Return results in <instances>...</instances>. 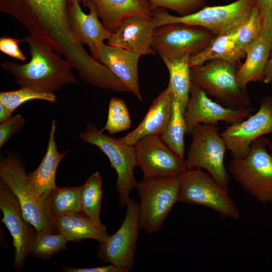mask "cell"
Masks as SVG:
<instances>
[{
	"instance_id": "1",
	"label": "cell",
	"mask_w": 272,
	"mask_h": 272,
	"mask_svg": "<svg viewBox=\"0 0 272 272\" xmlns=\"http://www.w3.org/2000/svg\"><path fill=\"white\" fill-rule=\"evenodd\" d=\"M23 39L28 44L30 60L25 64L5 60L0 64L2 68L14 76L21 87L54 93L66 85L78 83L72 72L73 67L67 60L30 35Z\"/></svg>"
},
{
	"instance_id": "2",
	"label": "cell",
	"mask_w": 272,
	"mask_h": 272,
	"mask_svg": "<svg viewBox=\"0 0 272 272\" xmlns=\"http://www.w3.org/2000/svg\"><path fill=\"white\" fill-rule=\"evenodd\" d=\"M0 180L12 191L20 202L25 220L36 231H57L49 212L47 199L40 196L29 182L22 158L9 151L0 158Z\"/></svg>"
},
{
	"instance_id": "3",
	"label": "cell",
	"mask_w": 272,
	"mask_h": 272,
	"mask_svg": "<svg viewBox=\"0 0 272 272\" xmlns=\"http://www.w3.org/2000/svg\"><path fill=\"white\" fill-rule=\"evenodd\" d=\"M256 0H236L226 5L205 6L192 14L176 16L167 9L157 8L152 17L156 28L169 23H181L207 29L218 36L239 27L249 17Z\"/></svg>"
},
{
	"instance_id": "4",
	"label": "cell",
	"mask_w": 272,
	"mask_h": 272,
	"mask_svg": "<svg viewBox=\"0 0 272 272\" xmlns=\"http://www.w3.org/2000/svg\"><path fill=\"white\" fill-rule=\"evenodd\" d=\"M270 141L261 136L251 144L248 155L230 161L228 170L246 192L262 203H272V154Z\"/></svg>"
},
{
	"instance_id": "5",
	"label": "cell",
	"mask_w": 272,
	"mask_h": 272,
	"mask_svg": "<svg viewBox=\"0 0 272 272\" xmlns=\"http://www.w3.org/2000/svg\"><path fill=\"white\" fill-rule=\"evenodd\" d=\"M233 63L223 59L190 67L192 83L215 100L232 109L249 107L250 100L246 91L239 84Z\"/></svg>"
},
{
	"instance_id": "6",
	"label": "cell",
	"mask_w": 272,
	"mask_h": 272,
	"mask_svg": "<svg viewBox=\"0 0 272 272\" xmlns=\"http://www.w3.org/2000/svg\"><path fill=\"white\" fill-rule=\"evenodd\" d=\"M79 136L85 143L96 146L109 159L117 173L116 188L120 206L125 207L130 192L138 183L134 176V170L137 166L134 146L103 133L92 123H87Z\"/></svg>"
},
{
	"instance_id": "7",
	"label": "cell",
	"mask_w": 272,
	"mask_h": 272,
	"mask_svg": "<svg viewBox=\"0 0 272 272\" xmlns=\"http://www.w3.org/2000/svg\"><path fill=\"white\" fill-rule=\"evenodd\" d=\"M137 188L140 228L148 234L155 233L178 201L179 177L143 178Z\"/></svg>"
},
{
	"instance_id": "8",
	"label": "cell",
	"mask_w": 272,
	"mask_h": 272,
	"mask_svg": "<svg viewBox=\"0 0 272 272\" xmlns=\"http://www.w3.org/2000/svg\"><path fill=\"white\" fill-rule=\"evenodd\" d=\"M185 162L188 169H205L228 190L230 180L224 165L227 148L216 125L199 124L193 129Z\"/></svg>"
},
{
	"instance_id": "9",
	"label": "cell",
	"mask_w": 272,
	"mask_h": 272,
	"mask_svg": "<svg viewBox=\"0 0 272 272\" xmlns=\"http://www.w3.org/2000/svg\"><path fill=\"white\" fill-rule=\"evenodd\" d=\"M178 201L210 208L220 216L238 219L239 211L229 194L207 172L187 170L179 176Z\"/></svg>"
},
{
	"instance_id": "10",
	"label": "cell",
	"mask_w": 272,
	"mask_h": 272,
	"mask_svg": "<svg viewBox=\"0 0 272 272\" xmlns=\"http://www.w3.org/2000/svg\"><path fill=\"white\" fill-rule=\"evenodd\" d=\"M216 36L203 27L169 23L155 29L152 47L162 58L191 56L203 50Z\"/></svg>"
},
{
	"instance_id": "11",
	"label": "cell",
	"mask_w": 272,
	"mask_h": 272,
	"mask_svg": "<svg viewBox=\"0 0 272 272\" xmlns=\"http://www.w3.org/2000/svg\"><path fill=\"white\" fill-rule=\"evenodd\" d=\"M126 206L125 216L121 226L107 241L100 243L98 249L99 258L117 267L121 272H128L133 266L141 229L139 203L130 198Z\"/></svg>"
},
{
	"instance_id": "12",
	"label": "cell",
	"mask_w": 272,
	"mask_h": 272,
	"mask_svg": "<svg viewBox=\"0 0 272 272\" xmlns=\"http://www.w3.org/2000/svg\"><path fill=\"white\" fill-rule=\"evenodd\" d=\"M137 167L144 178L179 177L187 169L185 160L178 156L159 135H149L134 145Z\"/></svg>"
},
{
	"instance_id": "13",
	"label": "cell",
	"mask_w": 272,
	"mask_h": 272,
	"mask_svg": "<svg viewBox=\"0 0 272 272\" xmlns=\"http://www.w3.org/2000/svg\"><path fill=\"white\" fill-rule=\"evenodd\" d=\"M272 133V97L266 96L258 110L243 120L228 125L221 133L232 158L246 157L257 138Z\"/></svg>"
},
{
	"instance_id": "14",
	"label": "cell",
	"mask_w": 272,
	"mask_h": 272,
	"mask_svg": "<svg viewBox=\"0 0 272 272\" xmlns=\"http://www.w3.org/2000/svg\"><path fill=\"white\" fill-rule=\"evenodd\" d=\"M251 107L232 109L212 100L199 87L192 83L184 117L186 133L191 134L199 124L217 125L223 121L228 125L238 123L251 115Z\"/></svg>"
},
{
	"instance_id": "15",
	"label": "cell",
	"mask_w": 272,
	"mask_h": 272,
	"mask_svg": "<svg viewBox=\"0 0 272 272\" xmlns=\"http://www.w3.org/2000/svg\"><path fill=\"white\" fill-rule=\"evenodd\" d=\"M0 209L3 212L2 222L12 236L14 266L21 269L36 233L35 229L24 217L22 208L17 196L9 187L0 180Z\"/></svg>"
},
{
	"instance_id": "16",
	"label": "cell",
	"mask_w": 272,
	"mask_h": 272,
	"mask_svg": "<svg viewBox=\"0 0 272 272\" xmlns=\"http://www.w3.org/2000/svg\"><path fill=\"white\" fill-rule=\"evenodd\" d=\"M80 0H70L69 13L72 27L74 34L83 45H87L91 55L98 61L100 45L108 40L112 33L107 30L98 19L94 3L90 0L82 2L84 7L90 9L89 14L82 11Z\"/></svg>"
},
{
	"instance_id": "17",
	"label": "cell",
	"mask_w": 272,
	"mask_h": 272,
	"mask_svg": "<svg viewBox=\"0 0 272 272\" xmlns=\"http://www.w3.org/2000/svg\"><path fill=\"white\" fill-rule=\"evenodd\" d=\"M156 29L152 16H132L124 20L107 41V44L140 55H155L152 47Z\"/></svg>"
},
{
	"instance_id": "18",
	"label": "cell",
	"mask_w": 272,
	"mask_h": 272,
	"mask_svg": "<svg viewBox=\"0 0 272 272\" xmlns=\"http://www.w3.org/2000/svg\"><path fill=\"white\" fill-rule=\"evenodd\" d=\"M140 57L137 53L104 43L100 45L98 50V61L115 76L130 93L142 101L138 77Z\"/></svg>"
},
{
	"instance_id": "19",
	"label": "cell",
	"mask_w": 272,
	"mask_h": 272,
	"mask_svg": "<svg viewBox=\"0 0 272 272\" xmlns=\"http://www.w3.org/2000/svg\"><path fill=\"white\" fill-rule=\"evenodd\" d=\"M173 95L169 85L153 101L139 125L131 132L118 138L125 144L134 146L141 139L149 135L160 136L171 117Z\"/></svg>"
},
{
	"instance_id": "20",
	"label": "cell",
	"mask_w": 272,
	"mask_h": 272,
	"mask_svg": "<svg viewBox=\"0 0 272 272\" xmlns=\"http://www.w3.org/2000/svg\"><path fill=\"white\" fill-rule=\"evenodd\" d=\"M85 0H82V2ZM95 5L104 27L114 33L122 22L132 16H150L156 9L149 0H90Z\"/></svg>"
},
{
	"instance_id": "21",
	"label": "cell",
	"mask_w": 272,
	"mask_h": 272,
	"mask_svg": "<svg viewBox=\"0 0 272 272\" xmlns=\"http://www.w3.org/2000/svg\"><path fill=\"white\" fill-rule=\"evenodd\" d=\"M56 123L53 120L49 133L47 149L41 163L34 171L27 174L28 180L36 192L47 199L50 193L57 187L56 173L59 164L69 150L60 153L57 149L55 139Z\"/></svg>"
},
{
	"instance_id": "22",
	"label": "cell",
	"mask_w": 272,
	"mask_h": 272,
	"mask_svg": "<svg viewBox=\"0 0 272 272\" xmlns=\"http://www.w3.org/2000/svg\"><path fill=\"white\" fill-rule=\"evenodd\" d=\"M53 224L67 242L91 239L102 243L107 241L110 236L104 225H98L82 212L54 218Z\"/></svg>"
},
{
	"instance_id": "23",
	"label": "cell",
	"mask_w": 272,
	"mask_h": 272,
	"mask_svg": "<svg viewBox=\"0 0 272 272\" xmlns=\"http://www.w3.org/2000/svg\"><path fill=\"white\" fill-rule=\"evenodd\" d=\"M272 52V45L260 34L256 42L247 51L245 62L237 72L240 86L246 89L251 82H263L264 71Z\"/></svg>"
},
{
	"instance_id": "24",
	"label": "cell",
	"mask_w": 272,
	"mask_h": 272,
	"mask_svg": "<svg viewBox=\"0 0 272 272\" xmlns=\"http://www.w3.org/2000/svg\"><path fill=\"white\" fill-rule=\"evenodd\" d=\"M239 27L216 36L203 50L190 56L189 61L190 67L216 59H223L235 63L244 57L245 56L237 50L235 43Z\"/></svg>"
},
{
	"instance_id": "25",
	"label": "cell",
	"mask_w": 272,
	"mask_h": 272,
	"mask_svg": "<svg viewBox=\"0 0 272 272\" xmlns=\"http://www.w3.org/2000/svg\"><path fill=\"white\" fill-rule=\"evenodd\" d=\"M190 56L187 54L176 59L162 58L169 73L168 85L173 97L179 102L183 113L189 100L192 84L189 65Z\"/></svg>"
},
{
	"instance_id": "26",
	"label": "cell",
	"mask_w": 272,
	"mask_h": 272,
	"mask_svg": "<svg viewBox=\"0 0 272 272\" xmlns=\"http://www.w3.org/2000/svg\"><path fill=\"white\" fill-rule=\"evenodd\" d=\"M81 186L69 187H56L49 194L47 204L53 220L58 217L67 215L81 210Z\"/></svg>"
},
{
	"instance_id": "27",
	"label": "cell",
	"mask_w": 272,
	"mask_h": 272,
	"mask_svg": "<svg viewBox=\"0 0 272 272\" xmlns=\"http://www.w3.org/2000/svg\"><path fill=\"white\" fill-rule=\"evenodd\" d=\"M186 127L184 113L178 101L173 97L172 110L168 124L160 136L180 158L184 160V137Z\"/></svg>"
},
{
	"instance_id": "28",
	"label": "cell",
	"mask_w": 272,
	"mask_h": 272,
	"mask_svg": "<svg viewBox=\"0 0 272 272\" xmlns=\"http://www.w3.org/2000/svg\"><path fill=\"white\" fill-rule=\"evenodd\" d=\"M103 194L102 177L98 172L93 173L81 186L82 212L100 226V212Z\"/></svg>"
},
{
	"instance_id": "29",
	"label": "cell",
	"mask_w": 272,
	"mask_h": 272,
	"mask_svg": "<svg viewBox=\"0 0 272 272\" xmlns=\"http://www.w3.org/2000/svg\"><path fill=\"white\" fill-rule=\"evenodd\" d=\"M67 242L64 236L57 231H36L29 254L47 260L60 250L65 249Z\"/></svg>"
},
{
	"instance_id": "30",
	"label": "cell",
	"mask_w": 272,
	"mask_h": 272,
	"mask_svg": "<svg viewBox=\"0 0 272 272\" xmlns=\"http://www.w3.org/2000/svg\"><path fill=\"white\" fill-rule=\"evenodd\" d=\"M262 20L256 5L247 19L239 27L236 37L237 50L244 56L260 36Z\"/></svg>"
},
{
	"instance_id": "31",
	"label": "cell",
	"mask_w": 272,
	"mask_h": 272,
	"mask_svg": "<svg viewBox=\"0 0 272 272\" xmlns=\"http://www.w3.org/2000/svg\"><path fill=\"white\" fill-rule=\"evenodd\" d=\"M131 124L129 111L124 101L118 98H111L107 121L100 130L114 134L129 129Z\"/></svg>"
},
{
	"instance_id": "32",
	"label": "cell",
	"mask_w": 272,
	"mask_h": 272,
	"mask_svg": "<svg viewBox=\"0 0 272 272\" xmlns=\"http://www.w3.org/2000/svg\"><path fill=\"white\" fill-rule=\"evenodd\" d=\"M34 100L55 103L57 99L54 93L41 92L28 87H21L16 90L0 92V103L12 112L26 102Z\"/></svg>"
},
{
	"instance_id": "33",
	"label": "cell",
	"mask_w": 272,
	"mask_h": 272,
	"mask_svg": "<svg viewBox=\"0 0 272 272\" xmlns=\"http://www.w3.org/2000/svg\"><path fill=\"white\" fill-rule=\"evenodd\" d=\"M155 8L171 10L180 16L195 13L205 7L208 0H149Z\"/></svg>"
},
{
	"instance_id": "34",
	"label": "cell",
	"mask_w": 272,
	"mask_h": 272,
	"mask_svg": "<svg viewBox=\"0 0 272 272\" xmlns=\"http://www.w3.org/2000/svg\"><path fill=\"white\" fill-rule=\"evenodd\" d=\"M67 0H0V12L14 16L41 5Z\"/></svg>"
},
{
	"instance_id": "35",
	"label": "cell",
	"mask_w": 272,
	"mask_h": 272,
	"mask_svg": "<svg viewBox=\"0 0 272 272\" xmlns=\"http://www.w3.org/2000/svg\"><path fill=\"white\" fill-rule=\"evenodd\" d=\"M26 122L20 114L11 116L0 124V148L3 147L16 133L21 130Z\"/></svg>"
},
{
	"instance_id": "36",
	"label": "cell",
	"mask_w": 272,
	"mask_h": 272,
	"mask_svg": "<svg viewBox=\"0 0 272 272\" xmlns=\"http://www.w3.org/2000/svg\"><path fill=\"white\" fill-rule=\"evenodd\" d=\"M24 41L23 39H18L10 36H3L0 38V50L11 57L25 61L26 57L19 46V44Z\"/></svg>"
},
{
	"instance_id": "37",
	"label": "cell",
	"mask_w": 272,
	"mask_h": 272,
	"mask_svg": "<svg viewBox=\"0 0 272 272\" xmlns=\"http://www.w3.org/2000/svg\"><path fill=\"white\" fill-rule=\"evenodd\" d=\"M67 272H121V270L117 267L110 264L106 266H100L91 268H64Z\"/></svg>"
},
{
	"instance_id": "38",
	"label": "cell",
	"mask_w": 272,
	"mask_h": 272,
	"mask_svg": "<svg viewBox=\"0 0 272 272\" xmlns=\"http://www.w3.org/2000/svg\"><path fill=\"white\" fill-rule=\"evenodd\" d=\"M260 35L267 39L272 45V7L262 23Z\"/></svg>"
},
{
	"instance_id": "39",
	"label": "cell",
	"mask_w": 272,
	"mask_h": 272,
	"mask_svg": "<svg viewBox=\"0 0 272 272\" xmlns=\"http://www.w3.org/2000/svg\"><path fill=\"white\" fill-rule=\"evenodd\" d=\"M256 1L262 23L272 7V0H256Z\"/></svg>"
},
{
	"instance_id": "40",
	"label": "cell",
	"mask_w": 272,
	"mask_h": 272,
	"mask_svg": "<svg viewBox=\"0 0 272 272\" xmlns=\"http://www.w3.org/2000/svg\"><path fill=\"white\" fill-rule=\"evenodd\" d=\"M272 81V52L266 66L264 74L263 83H269Z\"/></svg>"
},
{
	"instance_id": "41",
	"label": "cell",
	"mask_w": 272,
	"mask_h": 272,
	"mask_svg": "<svg viewBox=\"0 0 272 272\" xmlns=\"http://www.w3.org/2000/svg\"><path fill=\"white\" fill-rule=\"evenodd\" d=\"M13 112L6 106L0 103V122H3L12 116Z\"/></svg>"
},
{
	"instance_id": "42",
	"label": "cell",
	"mask_w": 272,
	"mask_h": 272,
	"mask_svg": "<svg viewBox=\"0 0 272 272\" xmlns=\"http://www.w3.org/2000/svg\"><path fill=\"white\" fill-rule=\"evenodd\" d=\"M268 149L271 152L272 154V142H270L268 145Z\"/></svg>"
}]
</instances>
